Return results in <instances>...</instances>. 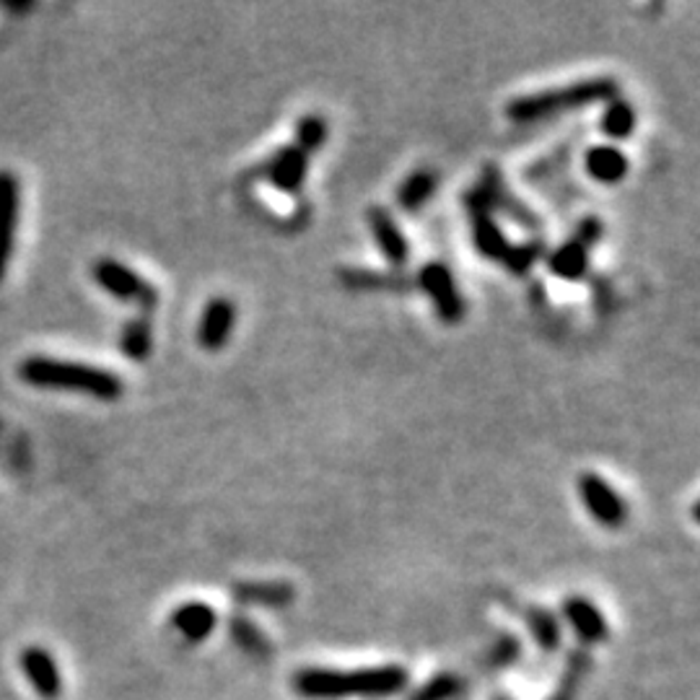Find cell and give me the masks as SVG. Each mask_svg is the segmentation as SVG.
Wrapping results in <instances>:
<instances>
[{"label": "cell", "instance_id": "obj_1", "mask_svg": "<svg viewBox=\"0 0 700 700\" xmlns=\"http://www.w3.org/2000/svg\"><path fill=\"white\" fill-rule=\"evenodd\" d=\"M407 688V669L399 665L372 669H302L294 674V690L310 700L389 698Z\"/></svg>", "mask_w": 700, "mask_h": 700}, {"label": "cell", "instance_id": "obj_2", "mask_svg": "<svg viewBox=\"0 0 700 700\" xmlns=\"http://www.w3.org/2000/svg\"><path fill=\"white\" fill-rule=\"evenodd\" d=\"M19 376L21 382L32 384V387L83 392V395L102 399V403H114L125 392V384L110 368L81 364V361L32 356L21 361Z\"/></svg>", "mask_w": 700, "mask_h": 700}, {"label": "cell", "instance_id": "obj_3", "mask_svg": "<svg viewBox=\"0 0 700 700\" xmlns=\"http://www.w3.org/2000/svg\"><path fill=\"white\" fill-rule=\"evenodd\" d=\"M615 97H620V83L612 75H595V79L574 81L568 87L542 89L511 99L506 104V118L514 122H537L584 110L591 104H605Z\"/></svg>", "mask_w": 700, "mask_h": 700}, {"label": "cell", "instance_id": "obj_4", "mask_svg": "<svg viewBox=\"0 0 700 700\" xmlns=\"http://www.w3.org/2000/svg\"><path fill=\"white\" fill-rule=\"evenodd\" d=\"M91 278L104 294L118 298L122 304L141 306L143 314L153 312L159 306V288L149 278L135 273L133 267L120 263L114 257H102L91 265Z\"/></svg>", "mask_w": 700, "mask_h": 700}, {"label": "cell", "instance_id": "obj_5", "mask_svg": "<svg viewBox=\"0 0 700 700\" xmlns=\"http://www.w3.org/2000/svg\"><path fill=\"white\" fill-rule=\"evenodd\" d=\"M415 286L428 296V302L434 304L438 319H442L444 325H459V322L465 319V296H461L457 281H454L452 271L444 263L430 260V263L420 265Z\"/></svg>", "mask_w": 700, "mask_h": 700}, {"label": "cell", "instance_id": "obj_6", "mask_svg": "<svg viewBox=\"0 0 700 700\" xmlns=\"http://www.w3.org/2000/svg\"><path fill=\"white\" fill-rule=\"evenodd\" d=\"M465 211L470 219V234L480 257L494 260V263H504V257L509 255L511 242L504 234V229L498 226L496 213L490 211V205L483 197L478 184L465 192Z\"/></svg>", "mask_w": 700, "mask_h": 700}, {"label": "cell", "instance_id": "obj_7", "mask_svg": "<svg viewBox=\"0 0 700 700\" xmlns=\"http://www.w3.org/2000/svg\"><path fill=\"white\" fill-rule=\"evenodd\" d=\"M579 496L589 517L605 529H620L628 521V504L602 475L584 473L579 478Z\"/></svg>", "mask_w": 700, "mask_h": 700}, {"label": "cell", "instance_id": "obj_8", "mask_svg": "<svg viewBox=\"0 0 700 700\" xmlns=\"http://www.w3.org/2000/svg\"><path fill=\"white\" fill-rule=\"evenodd\" d=\"M478 187H480L483 197H486V203L490 205V211L494 213H504L506 219L519 223V226L527 229V231H540L542 229V221L537 219V213L532 211V207H529L527 203H521V200L514 195L498 166L488 164L486 169H483Z\"/></svg>", "mask_w": 700, "mask_h": 700}, {"label": "cell", "instance_id": "obj_9", "mask_svg": "<svg viewBox=\"0 0 700 700\" xmlns=\"http://www.w3.org/2000/svg\"><path fill=\"white\" fill-rule=\"evenodd\" d=\"M257 174L273 184L278 192L286 195H296L304 187L306 174H310V156L302 149H296L294 143L281 145L278 151L271 153L263 164H260Z\"/></svg>", "mask_w": 700, "mask_h": 700}, {"label": "cell", "instance_id": "obj_10", "mask_svg": "<svg viewBox=\"0 0 700 700\" xmlns=\"http://www.w3.org/2000/svg\"><path fill=\"white\" fill-rule=\"evenodd\" d=\"M366 223L376 247L382 252V257L387 260L392 267L403 271V267L410 263V242H407V236L403 234V229H399L395 215H392L384 205H372L366 211Z\"/></svg>", "mask_w": 700, "mask_h": 700}, {"label": "cell", "instance_id": "obj_11", "mask_svg": "<svg viewBox=\"0 0 700 700\" xmlns=\"http://www.w3.org/2000/svg\"><path fill=\"white\" fill-rule=\"evenodd\" d=\"M236 327V304L226 296H215L205 304L197 319V345L205 351L226 348Z\"/></svg>", "mask_w": 700, "mask_h": 700}, {"label": "cell", "instance_id": "obj_12", "mask_svg": "<svg viewBox=\"0 0 700 700\" xmlns=\"http://www.w3.org/2000/svg\"><path fill=\"white\" fill-rule=\"evenodd\" d=\"M21 213V187L11 172H0V281L9 271L13 244H17Z\"/></svg>", "mask_w": 700, "mask_h": 700}, {"label": "cell", "instance_id": "obj_13", "mask_svg": "<svg viewBox=\"0 0 700 700\" xmlns=\"http://www.w3.org/2000/svg\"><path fill=\"white\" fill-rule=\"evenodd\" d=\"M21 669H24L29 684L44 700H55L63 696V672H60L55 657L42 646H29L21 651Z\"/></svg>", "mask_w": 700, "mask_h": 700}, {"label": "cell", "instance_id": "obj_14", "mask_svg": "<svg viewBox=\"0 0 700 700\" xmlns=\"http://www.w3.org/2000/svg\"><path fill=\"white\" fill-rule=\"evenodd\" d=\"M564 618L584 643H602L610 636L605 612L589 597L571 595L564 599Z\"/></svg>", "mask_w": 700, "mask_h": 700}, {"label": "cell", "instance_id": "obj_15", "mask_svg": "<svg viewBox=\"0 0 700 700\" xmlns=\"http://www.w3.org/2000/svg\"><path fill=\"white\" fill-rule=\"evenodd\" d=\"M584 169L591 180L599 184H618L628 176L630 161L622 149L612 143H602V145H591L584 156Z\"/></svg>", "mask_w": 700, "mask_h": 700}, {"label": "cell", "instance_id": "obj_16", "mask_svg": "<svg viewBox=\"0 0 700 700\" xmlns=\"http://www.w3.org/2000/svg\"><path fill=\"white\" fill-rule=\"evenodd\" d=\"M231 591L240 605L271 607V610L288 607L296 597V589L288 581H240Z\"/></svg>", "mask_w": 700, "mask_h": 700}, {"label": "cell", "instance_id": "obj_17", "mask_svg": "<svg viewBox=\"0 0 700 700\" xmlns=\"http://www.w3.org/2000/svg\"><path fill=\"white\" fill-rule=\"evenodd\" d=\"M215 626H219V615H215L213 607L205 602L180 605L172 612V628L192 643H200V641H205V638H211Z\"/></svg>", "mask_w": 700, "mask_h": 700}, {"label": "cell", "instance_id": "obj_18", "mask_svg": "<svg viewBox=\"0 0 700 700\" xmlns=\"http://www.w3.org/2000/svg\"><path fill=\"white\" fill-rule=\"evenodd\" d=\"M337 278L343 286L353 291H392V294H403L410 288V278H405L399 271L379 273V271H364V267H341Z\"/></svg>", "mask_w": 700, "mask_h": 700}, {"label": "cell", "instance_id": "obj_19", "mask_svg": "<svg viewBox=\"0 0 700 700\" xmlns=\"http://www.w3.org/2000/svg\"><path fill=\"white\" fill-rule=\"evenodd\" d=\"M548 271L558 281L579 283L589 273V250H584L579 242L568 240L548 255Z\"/></svg>", "mask_w": 700, "mask_h": 700}, {"label": "cell", "instance_id": "obj_20", "mask_svg": "<svg viewBox=\"0 0 700 700\" xmlns=\"http://www.w3.org/2000/svg\"><path fill=\"white\" fill-rule=\"evenodd\" d=\"M438 190V174L434 169H415L397 187V205L405 213H418Z\"/></svg>", "mask_w": 700, "mask_h": 700}, {"label": "cell", "instance_id": "obj_21", "mask_svg": "<svg viewBox=\"0 0 700 700\" xmlns=\"http://www.w3.org/2000/svg\"><path fill=\"white\" fill-rule=\"evenodd\" d=\"M599 130L605 138H610L612 143L628 141L636 133V110L628 99L615 97L610 102H605V110L599 114Z\"/></svg>", "mask_w": 700, "mask_h": 700}, {"label": "cell", "instance_id": "obj_22", "mask_svg": "<svg viewBox=\"0 0 700 700\" xmlns=\"http://www.w3.org/2000/svg\"><path fill=\"white\" fill-rule=\"evenodd\" d=\"M120 351L122 356L133 364H143V361L151 358L153 351V325L149 314H138L122 327L120 333Z\"/></svg>", "mask_w": 700, "mask_h": 700}, {"label": "cell", "instance_id": "obj_23", "mask_svg": "<svg viewBox=\"0 0 700 700\" xmlns=\"http://www.w3.org/2000/svg\"><path fill=\"white\" fill-rule=\"evenodd\" d=\"M229 633L234 638V643L240 646L244 653H250V657L263 659L271 653V638H267L250 618H244V615H234V618H231Z\"/></svg>", "mask_w": 700, "mask_h": 700}, {"label": "cell", "instance_id": "obj_24", "mask_svg": "<svg viewBox=\"0 0 700 700\" xmlns=\"http://www.w3.org/2000/svg\"><path fill=\"white\" fill-rule=\"evenodd\" d=\"M527 626H529V633L535 636L537 646H540L545 653L558 651L564 633H560V622L556 615H552L550 610H545V607H532V610L527 612Z\"/></svg>", "mask_w": 700, "mask_h": 700}, {"label": "cell", "instance_id": "obj_25", "mask_svg": "<svg viewBox=\"0 0 700 700\" xmlns=\"http://www.w3.org/2000/svg\"><path fill=\"white\" fill-rule=\"evenodd\" d=\"M327 138L329 128L325 118H319V114H304V118H298L294 128V145L302 149L306 156L317 153L327 143Z\"/></svg>", "mask_w": 700, "mask_h": 700}, {"label": "cell", "instance_id": "obj_26", "mask_svg": "<svg viewBox=\"0 0 700 700\" xmlns=\"http://www.w3.org/2000/svg\"><path fill=\"white\" fill-rule=\"evenodd\" d=\"M591 669V657L587 651H571V657H568V665H566V672H564V680H560L558 690L552 692V696L548 700H576V692H579L584 677L589 674Z\"/></svg>", "mask_w": 700, "mask_h": 700}, {"label": "cell", "instance_id": "obj_27", "mask_svg": "<svg viewBox=\"0 0 700 700\" xmlns=\"http://www.w3.org/2000/svg\"><path fill=\"white\" fill-rule=\"evenodd\" d=\"M545 244L542 242H525V244H511L509 255L504 257L506 271L511 275H527L537 265V260L542 257Z\"/></svg>", "mask_w": 700, "mask_h": 700}, {"label": "cell", "instance_id": "obj_28", "mask_svg": "<svg viewBox=\"0 0 700 700\" xmlns=\"http://www.w3.org/2000/svg\"><path fill=\"white\" fill-rule=\"evenodd\" d=\"M461 680L457 674H436L423 684V688L415 692L410 700H454L461 692Z\"/></svg>", "mask_w": 700, "mask_h": 700}, {"label": "cell", "instance_id": "obj_29", "mask_svg": "<svg viewBox=\"0 0 700 700\" xmlns=\"http://www.w3.org/2000/svg\"><path fill=\"white\" fill-rule=\"evenodd\" d=\"M602 236H605L602 221L595 219V215H587V219H581L579 223H576V231H574L571 240L579 242L584 250L591 252L599 242H602Z\"/></svg>", "mask_w": 700, "mask_h": 700}, {"label": "cell", "instance_id": "obj_30", "mask_svg": "<svg viewBox=\"0 0 700 700\" xmlns=\"http://www.w3.org/2000/svg\"><path fill=\"white\" fill-rule=\"evenodd\" d=\"M521 653V643L517 636H501V641L496 643L494 653H490V661H494L496 667H511L514 661L519 659Z\"/></svg>", "mask_w": 700, "mask_h": 700}, {"label": "cell", "instance_id": "obj_31", "mask_svg": "<svg viewBox=\"0 0 700 700\" xmlns=\"http://www.w3.org/2000/svg\"><path fill=\"white\" fill-rule=\"evenodd\" d=\"M494 700H511V698H506V696H496Z\"/></svg>", "mask_w": 700, "mask_h": 700}]
</instances>
